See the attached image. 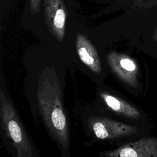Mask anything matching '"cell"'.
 <instances>
[{"mask_svg":"<svg viewBox=\"0 0 157 157\" xmlns=\"http://www.w3.org/2000/svg\"><path fill=\"white\" fill-rule=\"evenodd\" d=\"M65 78L52 68L45 67L25 79V93L33 115L39 117L61 152L70 157L69 121L64 105Z\"/></svg>","mask_w":157,"mask_h":157,"instance_id":"cell-1","label":"cell"},{"mask_svg":"<svg viewBox=\"0 0 157 157\" xmlns=\"http://www.w3.org/2000/svg\"><path fill=\"white\" fill-rule=\"evenodd\" d=\"M1 131L5 147L14 157H40L9 95L4 78L0 83Z\"/></svg>","mask_w":157,"mask_h":157,"instance_id":"cell-2","label":"cell"},{"mask_svg":"<svg viewBox=\"0 0 157 157\" xmlns=\"http://www.w3.org/2000/svg\"><path fill=\"white\" fill-rule=\"evenodd\" d=\"M85 128L93 139L117 141L137 135L140 131L137 126L126 124L107 115L90 113L84 116Z\"/></svg>","mask_w":157,"mask_h":157,"instance_id":"cell-3","label":"cell"},{"mask_svg":"<svg viewBox=\"0 0 157 157\" xmlns=\"http://www.w3.org/2000/svg\"><path fill=\"white\" fill-rule=\"evenodd\" d=\"M97 92L96 106L103 113H110L133 121H139L142 118V114L137 107L114 93L105 84L98 85Z\"/></svg>","mask_w":157,"mask_h":157,"instance_id":"cell-4","label":"cell"},{"mask_svg":"<svg viewBox=\"0 0 157 157\" xmlns=\"http://www.w3.org/2000/svg\"><path fill=\"white\" fill-rule=\"evenodd\" d=\"M106 58L112 74L122 85L131 88L139 86V69L133 59L116 52L109 53Z\"/></svg>","mask_w":157,"mask_h":157,"instance_id":"cell-5","label":"cell"},{"mask_svg":"<svg viewBox=\"0 0 157 157\" xmlns=\"http://www.w3.org/2000/svg\"><path fill=\"white\" fill-rule=\"evenodd\" d=\"M76 48L80 60L90 72L91 80L98 85L104 84L106 73L102 66L99 56L93 45L80 34L76 38Z\"/></svg>","mask_w":157,"mask_h":157,"instance_id":"cell-6","label":"cell"},{"mask_svg":"<svg viewBox=\"0 0 157 157\" xmlns=\"http://www.w3.org/2000/svg\"><path fill=\"white\" fill-rule=\"evenodd\" d=\"M101 157H157V138L144 137L99 154Z\"/></svg>","mask_w":157,"mask_h":157,"instance_id":"cell-7","label":"cell"},{"mask_svg":"<svg viewBox=\"0 0 157 157\" xmlns=\"http://www.w3.org/2000/svg\"><path fill=\"white\" fill-rule=\"evenodd\" d=\"M45 14L47 23L59 40L63 41L64 35L66 12L61 0H45Z\"/></svg>","mask_w":157,"mask_h":157,"instance_id":"cell-8","label":"cell"},{"mask_svg":"<svg viewBox=\"0 0 157 157\" xmlns=\"http://www.w3.org/2000/svg\"><path fill=\"white\" fill-rule=\"evenodd\" d=\"M40 0H30V4L32 11L36 12L40 7Z\"/></svg>","mask_w":157,"mask_h":157,"instance_id":"cell-9","label":"cell"},{"mask_svg":"<svg viewBox=\"0 0 157 157\" xmlns=\"http://www.w3.org/2000/svg\"><path fill=\"white\" fill-rule=\"evenodd\" d=\"M153 39L154 42H155L157 44V28L156 29L155 32V33H154V34H153Z\"/></svg>","mask_w":157,"mask_h":157,"instance_id":"cell-10","label":"cell"}]
</instances>
